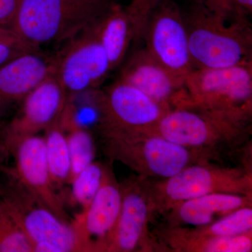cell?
Returning a JSON list of instances; mask_svg holds the SVG:
<instances>
[{
  "label": "cell",
  "mask_w": 252,
  "mask_h": 252,
  "mask_svg": "<svg viewBox=\"0 0 252 252\" xmlns=\"http://www.w3.org/2000/svg\"><path fill=\"white\" fill-rule=\"evenodd\" d=\"M16 182L6 190L0 188V195L31 242L32 252H83L72 222L60 218Z\"/></svg>",
  "instance_id": "6"
},
{
  "label": "cell",
  "mask_w": 252,
  "mask_h": 252,
  "mask_svg": "<svg viewBox=\"0 0 252 252\" xmlns=\"http://www.w3.org/2000/svg\"><path fill=\"white\" fill-rule=\"evenodd\" d=\"M248 206H252V195L208 194L183 202L167 212V226H205Z\"/></svg>",
  "instance_id": "17"
},
{
  "label": "cell",
  "mask_w": 252,
  "mask_h": 252,
  "mask_svg": "<svg viewBox=\"0 0 252 252\" xmlns=\"http://www.w3.org/2000/svg\"><path fill=\"white\" fill-rule=\"evenodd\" d=\"M120 186L122 207L107 252H168L149 231L155 213L149 179L136 175Z\"/></svg>",
  "instance_id": "9"
},
{
  "label": "cell",
  "mask_w": 252,
  "mask_h": 252,
  "mask_svg": "<svg viewBox=\"0 0 252 252\" xmlns=\"http://www.w3.org/2000/svg\"><path fill=\"white\" fill-rule=\"evenodd\" d=\"M154 212L165 214L187 200L212 193L252 195L251 170L198 162L157 182L150 181Z\"/></svg>",
  "instance_id": "5"
},
{
  "label": "cell",
  "mask_w": 252,
  "mask_h": 252,
  "mask_svg": "<svg viewBox=\"0 0 252 252\" xmlns=\"http://www.w3.org/2000/svg\"><path fill=\"white\" fill-rule=\"evenodd\" d=\"M95 99L102 136L149 132L172 109L119 79L95 91Z\"/></svg>",
  "instance_id": "8"
},
{
  "label": "cell",
  "mask_w": 252,
  "mask_h": 252,
  "mask_svg": "<svg viewBox=\"0 0 252 252\" xmlns=\"http://www.w3.org/2000/svg\"><path fill=\"white\" fill-rule=\"evenodd\" d=\"M184 16L193 69L252 62V30L248 18L225 19L195 2Z\"/></svg>",
  "instance_id": "3"
},
{
  "label": "cell",
  "mask_w": 252,
  "mask_h": 252,
  "mask_svg": "<svg viewBox=\"0 0 252 252\" xmlns=\"http://www.w3.org/2000/svg\"><path fill=\"white\" fill-rule=\"evenodd\" d=\"M18 0H0V27L7 29L14 17Z\"/></svg>",
  "instance_id": "28"
},
{
  "label": "cell",
  "mask_w": 252,
  "mask_h": 252,
  "mask_svg": "<svg viewBox=\"0 0 252 252\" xmlns=\"http://www.w3.org/2000/svg\"><path fill=\"white\" fill-rule=\"evenodd\" d=\"M121 186L106 168L102 185L86 210L72 223L80 240L83 252H107L121 207Z\"/></svg>",
  "instance_id": "13"
},
{
  "label": "cell",
  "mask_w": 252,
  "mask_h": 252,
  "mask_svg": "<svg viewBox=\"0 0 252 252\" xmlns=\"http://www.w3.org/2000/svg\"><path fill=\"white\" fill-rule=\"evenodd\" d=\"M94 24L67 41L57 54L54 76L68 95L97 89L112 71Z\"/></svg>",
  "instance_id": "11"
},
{
  "label": "cell",
  "mask_w": 252,
  "mask_h": 252,
  "mask_svg": "<svg viewBox=\"0 0 252 252\" xmlns=\"http://www.w3.org/2000/svg\"><path fill=\"white\" fill-rule=\"evenodd\" d=\"M244 126L252 116V62L222 69H193L172 104Z\"/></svg>",
  "instance_id": "2"
},
{
  "label": "cell",
  "mask_w": 252,
  "mask_h": 252,
  "mask_svg": "<svg viewBox=\"0 0 252 252\" xmlns=\"http://www.w3.org/2000/svg\"><path fill=\"white\" fill-rule=\"evenodd\" d=\"M189 228L204 236L230 237L248 233L252 231V206L238 209L211 224Z\"/></svg>",
  "instance_id": "22"
},
{
  "label": "cell",
  "mask_w": 252,
  "mask_h": 252,
  "mask_svg": "<svg viewBox=\"0 0 252 252\" xmlns=\"http://www.w3.org/2000/svg\"><path fill=\"white\" fill-rule=\"evenodd\" d=\"M142 40L145 49L184 84L193 69L184 11L173 0H162L149 16Z\"/></svg>",
  "instance_id": "10"
},
{
  "label": "cell",
  "mask_w": 252,
  "mask_h": 252,
  "mask_svg": "<svg viewBox=\"0 0 252 252\" xmlns=\"http://www.w3.org/2000/svg\"><path fill=\"white\" fill-rule=\"evenodd\" d=\"M14 36H16V34L9 29L0 27V39H8V38H11Z\"/></svg>",
  "instance_id": "30"
},
{
  "label": "cell",
  "mask_w": 252,
  "mask_h": 252,
  "mask_svg": "<svg viewBox=\"0 0 252 252\" xmlns=\"http://www.w3.org/2000/svg\"><path fill=\"white\" fill-rule=\"evenodd\" d=\"M105 151L112 160L144 178L166 179L185 167L210 162L218 154L174 143L150 132L103 136Z\"/></svg>",
  "instance_id": "4"
},
{
  "label": "cell",
  "mask_w": 252,
  "mask_h": 252,
  "mask_svg": "<svg viewBox=\"0 0 252 252\" xmlns=\"http://www.w3.org/2000/svg\"><path fill=\"white\" fill-rule=\"evenodd\" d=\"M250 127L213 114L174 107L147 132L187 148L219 154L220 149L243 143L250 135Z\"/></svg>",
  "instance_id": "7"
},
{
  "label": "cell",
  "mask_w": 252,
  "mask_h": 252,
  "mask_svg": "<svg viewBox=\"0 0 252 252\" xmlns=\"http://www.w3.org/2000/svg\"><path fill=\"white\" fill-rule=\"evenodd\" d=\"M168 252H251L252 231L230 237L195 234L188 227H168L158 232Z\"/></svg>",
  "instance_id": "18"
},
{
  "label": "cell",
  "mask_w": 252,
  "mask_h": 252,
  "mask_svg": "<svg viewBox=\"0 0 252 252\" xmlns=\"http://www.w3.org/2000/svg\"><path fill=\"white\" fill-rule=\"evenodd\" d=\"M68 97L54 74L36 86L25 97L17 114L6 126L3 135L4 150L9 152L20 141L45 131L57 122Z\"/></svg>",
  "instance_id": "12"
},
{
  "label": "cell",
  "mask_w": 252,
  "mask_h": 252,
  "mask_svg": "<svg viewBox=\"0 0 252 252\" xmlns=\"http://www.w3.org/2000/svg\"><path fill=\"white\" fill-rule=\"evenodd\" d=\"M64 129V128H63ZM71 161L69 184L86 167L94 162L95 146L90 130L80 127L65 129Z\"/></svg>",
  "instance_id": "21"
},
{
  "label": "cell",
  "mask_w": 252,
  "mask_h": 252,
  "mask_svg": "<svg viewBox=\"0 0 252 252\" xmlns=\"http://www.w3.org/2000/svg\"><path fill=\"white\" fill-rule=\"evenodd\" d=\"M34 49H39L29 45L16 36L0 39V67L20 55Z\"/></svg>",
  "instance_id": "26"
},
{
  "label": "cell",
  "mask_w": 252,
  "mask_h": 252,
  "mask_svg": "<svg viewBox=\"0 0 252 252\" xmlns=\"http://www.w3.org/2000/svg\"><path fill=\"white\" fill-rule=\"evenodd\" d=\"M232 17L248 18L252 14V0H230Z\"/></svg>",
  "instance_id": "29"
},
{
  "label": "cell",
  "mask_w": 252,
  "mask_h": 252,
  "mask_svg": "<svg viewBox=\"0 0 252 252\" xmlns=\"http://www.w3.org/2000/svg\"><path fill=\"white\" fill-rule=\"evenodd\" d=\"M106 168L98 162H93L72 181L71 198L81 207V212L89 206L103 181Z\"/></svg>",
  "instance_id": "23"
},
{
  "label": "cell",
  "mask_w": 252,
  "mask_h": 252,
  "mask_svg": "<svg viewBox=\"0 0 252 252\" xmlns=\"http://www.w3.org/2000/svg\"><path fill=\"white\" fill-rule=\"evenodd\" d=\"M0 252H32L23 233L0 195Z\"/></svg>",
  "instance_id": "24"
},
{
  "label": "cell",
  "mask_w": 252,
  "mask_h": 252,
  "mask_svg": "<svg viewBox=\"0 0 252 252\" xmlns=\"http://www.w3.org/2000/svg\"><path fill=\"white\" fill-rule=\"evenodd\" d=\"M44 139L46 160L55 187L69 183L70 156L67 135L61 126L60 119L46 129Z\"/></svg>",
  "instance_id": "20"
},
{
  "label": "cell",
  "mask_w": 252,
  "mask_h": 252,
  "mask_svg": "<svg viewBox=\"0 0 252 252\" xmlns=\"http://www.w3.org/2000/svg\"><path fill=\"white\" fill-rule=\"evenodd\" d=\"M58 55L32 50L0 67V119L55 74Z\"/></svg>",
  "instance_id": "15"
},
{
  "label": "cell",
  "mask_w": 252,
  "mask_h": 252,
  "mask_svg": "<svg viewBox=\"0 0 252 252\" xmlns=\"http://www.w3.org/2000/svg\"><path fill=\"white\" fill-rule=\"evenodd\" d=\"M94 26L114 70L124 62L134 40L133 25L127 6L124 7L116 1Z\"/></svg>",
  "instance_id": "19"
},
{
  "label": "cell",
  "mask_w": 252,
  "mask_h": 252,
  "mask_svg": "<svg viewBox=\"0 0 252 252\" xmlns=\"http://www.w3.org/2000/svg\"><path fill=\"white\" fill-rule=\"evenodd\" d=\"M162 0H130L127 6L132 19L134 29V40L137 43L142 40L144 28L149 16Z\"/></svg>",
  "instance_id": "25"
},
{
  "label": "cell",
  "mask_w": 252,
  "mask_h": 252,
  "mask_svg": "<svg viewBox=\"0 0 252 252\" xmlns=\"http://www.w3.org/2000/svg\"><path fill=\"white\" fill-rule=\"evenodd\" d=\"M118 79L171 108L172 102L184 84L145 48L135 51L124 63Z\"/></svg>",
  "instance_id": "16"
},
{
  "label": "cell",
  "mask_w": 252,
  "mask_h": 252,
  "mask_svg": "<svg viewBox=\"0 0 252 252\" xmlns=\"http://www.w3.org/2000/svg\"><path fill=\"white\" fill-rule=\"evenodd\" d=\"M16 162L15 178L43 205L60 218L68 220L62 199L51 178L44 137L37 135L20 141L9 151Z\"/></svg>",
  "instance_id": "14"
},
{
  "label": "cell",
  "mask_w": 252,
  "mask_h": 252,
  "mask_svg": "<svg viewBox=\"0 0 252 252\" xmlns=\"http://www.w3.org/2000/svg\"><path fill=\"white\" fill-rule=\"evenodd\" d=\"M115 0H18L7 29L41 49L69 41L94 24Z\"/></svg>",
  "instance_id": "1"
},
{
  "label": "cell",
  "mask_w": 252,
  "mask_h": 252,
  "mask_svg": "<svg viewBox=\"0 0 252 252\" xmlns=\"http://www.w3.org/2000/svg\"><path fill=\"white\" fill-rule=\"evenodd\" d=\"M192 2L203 5L207 9L220 17L230 19L232 17L230 0H191Z\"/></svg>",
  "instance_id": "27"
}]
</instances>
